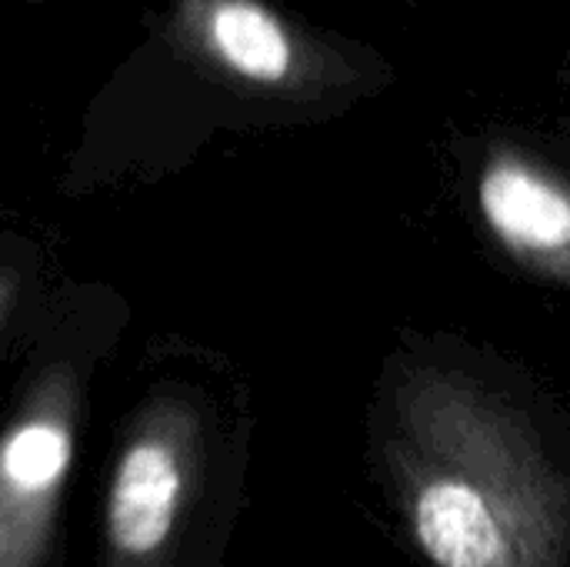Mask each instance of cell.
<instances>
[{
	"mask_svg": "<svg viewBox=\"0 0 570 567\" xmlns=\"http://www.w3.org/2000/svg\"><path fill=\"white\" fill-rule=\"evenodd\" d=\"M70 468V408L47 388L0 434V567H37Z\"/></svg>",
	"mask_w": 570,
	"mask_h": 567,
	"instance_id": "obj_3",
	"label": "cell"
},
{
	"mask_svg": "<svg viewBox=\"0 0 570 567\" xmlns=\"http://www.w3.org/2000/svg\"><path fill=\"white\" fill-rule=\"evenodd\" d=\"M187 501V454L167 431H140L117 458L107 491V545L124 565L154 561Z\"/></svg>",
	"mask_w": 570,
	"mask_h": 567,
	"instance_id": "obj_5",
	"label": "cell"
},
{
	"mask_svg": "<svg viewBox=\"0 0 570 567\" xmlns=\"http://www.w3.org/2000/svg\"><path fill=\"white\" fill-rule=\"evenodd\" d=\"M134 53L214 94L264 104H327L384 77L361 40L314 27L274 0H160Z\"/></svg>",
	"mask_w": 570,
	"mask_h": 567,
	"instance_id": "obj_2",
	"label": "cell"
},
{
	"mask_svg": "<svg viewBox=\"0 0 570 567\" xmlns=\"http://www.w3.org/2000/svg\"><path fill=\"white\" fill-rule=\"evenodd\" d=\"M474 197L504 251L570 287V177L521 147H494Z\"/></svg>",
	"mask_w": 570,
	"mask_h": 567,
	"instance_id": "obj_4",
	"label": "cell"
},
{
	"mask_svg": "<svg viewBox=\"0 0 570 567\" xmlns=\"http://www.w3.org/2000/svg\"><path fill=\"white\" fill-rule=\"evenodd\" d=\"M391 468L434 567H564L570 488L531 428L471 381L417 374L397 394Z\"/></svg>",
	"mask_w": 570,
	"mask_h": 567,
	"instance_id": "obj_1",
	"label": "cell"
}]
</instances>
